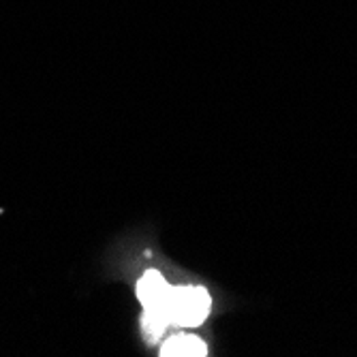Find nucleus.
Returning a JSON list of instances; mask_svg holds the SVG:
<instances>
[{"instance_id": "obj_1", "label": "nucleus", "mask_w": 357, "mask_h": 357, "mask_svg": "<svg viewBox=\"0 0 357 357\" xmlns=\"http://www.w3.org/2000/svg\"><path fill=\"white\" fill-rule=\"evenodd\" d=\"M163 310L176 326H202L210 312V296L204 287H176L169 291Z\"/></svg>"}, {"instance_id": "obj_2", "label": "nucleus", "mask_w": 357, "mask_h": 357, "mask_svg": "<svg viewBox=\"0 0 357 357\" xmlns=\"http://www.w3.org/2000/svg\"><path fill=\"white\" fill-rule=\"evenodd\" d=\"M169 291L172 289L165 282V278L160 276L158 272H154V270L146 272L144 278L137 282V298L144 302L146 308H158V310H163L165 308V302L169 298Z\"/></svg>"}, {"instance_id": "obj_3", "label": "nucleus", "mask_w": 357, "mask_h": 357, "mask_svg": "<svg viewBox=\"0 0 357 357\" xmlns=\"http://www.w3.org/2000/svg\"><path fill=\"white\" fill-rule=\"evenodd\" d=\"M206 353H208V349L197 336L180 334L163 347V353L160 355H165V357H169V355L172 357H202Z\"/></svg>"}, {"instance_id": "obj_4", "label": "nucleus", "mask_w": 357, "mask_h": 357, "mask_svg": "<svg viewBox=\"0 0 357 357\" xmlns=\"http://www.w3.org/2000/svg\"><path fill=\"white\" fill-rule=\"evenodd\" d=\"M167 323H169L167 314L163 310H158V308H146L144 319H142V326H144V330H146V334L150 338H156V336L163 334V330L167 328Z\"/></svg>"}]
</instances>
